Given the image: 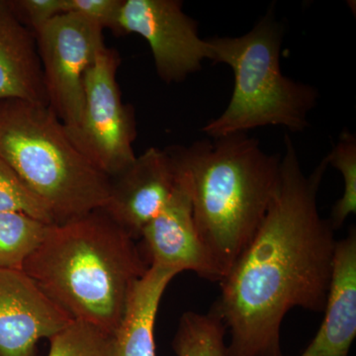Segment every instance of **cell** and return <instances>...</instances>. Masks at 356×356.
<instances>
[{
  "label": "cell",
  "mask_w": 356,
  "mask_h": 356,
  "mask_svg": "<svg viewBox=\"0 0 356 356\" xmlns=\"http://www.w3.org/2000/svg\"><path fill=\"white\" fill-rule=\"evenodd\" d=\"M179 0H123L117 34L143 37L153 54L156 74L165 83H181L211 60L207 40Z\"/></svg>",
  "instance_id": "obj_8"
},
{
  "label": "cell",
  "mask_w": 356,
  "mask_h": 356,
  "mask_svg": "<svg viewBox=\"0 0 356 356\" xmlns=\"http://www.w3.org/2000/svg\"><path fill=\"white\" fill-rule=\"evenodd\" d=\"M149 264L102 209L48 225L23 271L72 321L114 334Z\"/></svg>",
  "instance_id": "obj_3"
},
{
  "label": "cell",
  "mask_w": 356,
  "mask_h": 356,
  "mask_svg": "<svg viewBox=\"0 0 356 356\" xmlns=\"http://www.w3.org/2000/svg\"><path fill=\"white\" fill-rule=\"evenodd\" d=\"M48 225L18 212L0 213V269L23 270Z\"/></svg>",
  "instance_id": "obj_16"
},
{
  "label": "cell",
  "mask_w": 356,
  "mask_h": 356,
  "mask_svg": "<svg viewBox=\"0 0 356 356\" xmlns=\"http://www.w3.org/2000/svg\"><path fill=\"white\" fill-rule=\"evenodd\" d=\"M123 0H65V13H76L117 33Z\"/></svg>",
  "instance_id": "obj_21"
},
{
  "label": "cell",
  "mask_w": 356,
  "mask_h": 356,
  "mask_svg": "<svg viewBox=\"0 0 356 356\" xmlns=\"http://www.w3.org/2000/svg\"><path fill=\"white\" fill-rule=\"evenodd\" d=\"M325 317L313 341L297 356H348L356 337V229L337 241Z\"/></svg>",
  "instance_id": "obj_12"
},
{
  "label": "cell",
  "mask_w": 356,
  "mask_h": 356,
  "mask_svg": "<svg viewBox=\"0 0 356 356\" xmlns=\"http://www.w3.org/2000/svg\"><path fill=\"white\" fill-rule=\"evenodd\" d=\"M166 149L188 191L199 238L222 280L266 217L282 156L266 153L247 133Z\"/></svg>",
  "instance_id": "obj_2"
},
{
  "label": "cell",
  "mask_w": 356,
  "mask_h": 356,
  "mask_svg": "<svg viewBox=\"0 0 356 356\" xmlns=\"http://www.w3.org/2000/svg\"><path fill=\"white\" fill-rule=\"evenodd\" d=\"M72 321L24 271L0 269V356H35Z\"/></svg>",
  "instance_id": "obj_10"
},
{
  "label": "cell",
  "mask_w": 356,
  "mask_h": 356,
  "mask_svg": "<svg viewBox=\"0 0 356 356\" xmlns=\"http://www.w3.org/2000/svg\"><path fill=\"white\" fill-rule=\"evenodd\" d=\"M140 238L144 243L149 266L163 267L177 274L193 271L205 280H221L199 238L191 197L178 175L172 196L145 227Z\"/></svg>",
  "instance_id": "obj_11"
},
{
  "label": "cell",
  "mask_w": 356,
  "mask_h": 356,
  "mask_svg": "<svg viewBox=\"0 0 356 356\" xmlns=\"http://www.w3.org/2000/svg\"><path fill=\"white\" fill-rule=\"evenodd\" d=\"M47 356H115L114 334L79 321H72L50 339Z\"/></svg>",
  "instance_id": "obj_17"
},
{
  "label": "cell",
  "mask_w": 356,
  "mask_h": 356,
  "mask_svg": "<svg viewBox=\"0 0 356 356\" xmlns=\"http://www.w3.org/2000/svg\"><path fill=\"white\" fill-rule=\"evenodd\" d=\"M120 57L104 47L84 76V102L81 121L67 131L70 139L110 178L135 161L133 143L137 136L132 107L122 102L117 83Z\"/></svg>",
  "instance_id": "obj_6"
},
{
  "label": "cell",
  "mask_w": 356,
  "mask_h": 356,
  "mask_svg": "<svg viewBox=\"0 0 356 356\" xmlns=\"http://www.w3.org/2000/svg\"><path fill=\"white\" fill-rule=\"evenodd\" d=\"M226 332L214 312H186L180 318L172 348L177 356H228Z\"/></svg>",
  "instance_id": "obj_15"
},
{
  "label": "cell",
  "mask_w": 356,
  "mask_h": 356,
  "mask_svg": "<svg viewBox=\"0 0 356 356\" xmlns=\"http://www.w3.org/2000/svg\"><path fill=\"white\" fill-rule=\"evenodd\" d=\"M177 184L175 161L168 149L152 147L111 178L108 199L102 210L131 238L165 207Z\"/></svg>",
  "instance_id": "obj_9"
},
{
  "label": "cell",
  "mask_w": 356,
  "mask_h": 356,
  "mask_svg": "<svg viewBox=\"0 0 356 356\" xmlns=\"http://www.w3.org/2000/svg\"><path fill=\"white\" fill-rule=\"evenodd\" d=\"M327 165L334 166L343 175V196L332 207L329 218L332 228L337 229L350 215L356 213V137L344 130L339 136L331 153L325 156Z\"/></svg>",
  "instance_id": "obj_18"
},
{
  "label": "cell",
  "mask_w": 356,
  "mask_h": 356,
  "mask_svg": "<svg viewBox=\"0 0 356 356\" xmlns=\"http://www.w3.org/2000/svg\"><path fill=\"white\" fill-rule=\"evenodd\" d=\"M14 13L34 35L54 18L67 13L65 0H14Z\"/></svg>",
  "instance_id": "obj_20"
},
{
  "label": "cell",
  "mask_w": 356,
  "mask_h": 356,
  "mask_svg": "<svg viewBox=\"0 0 356 356\" xmlns=\"http://www.w3.org/2000/svg\"><path fill=\"white\" fill-rule=\"evenodd\" d=\"M283 27L270 9L247 34L207 40L211 60L228 65L235 83L228 107L202 131L211 139L264 126L302 132L318 92L281 72Z\"/></svg>",
  "instance_id": "obj_5"
},
{
  "label": "cell",
  "mask_w": 356,
  "mask_h": 356,
  "mask_svg": "<svg viewBox=\"0 0 356 356\" xmlns=\"http://www.w3.org/2000/svg\"><path fill=\"white\" fill-rule=\"evenodd\" d=\"M103 30L79 14L65 13L35 34L49 108L67 131L81 121L84 76L106 47Z\"/></svg>",
  "instance_id": "obj_7"
},
{
  "label": "cell",
  "mask_w": 356,
  "mask_h": 356,
  "mask_svg": "<svg viewBox=\"0 0 356 356\" xmlns=\"http://www.w3.org/2000/svg\"><path fill=\"white\" fill-rule=\"evenodd\" d=\"M280 180L264 221L221 281L211 311L229 332L228 356H283L280 330L293 308L324 312L337 241L321 216L318 192L325 158L303 172L291 138L285 135Z\"/></svg>",
  "instance_id": "obj_1"
},
{
  "label": "cell",
  "mask_w": 356,
  "mask_h": 356,
  "mask_svg": "<svg viewBox=\"0 0 356 356\" xmlns=\"http://www.w3.org/2000/svg\"><path fill=\"white\" fill-rule=\"evenodd\" d=\"M0 159L50 210L56 222L102 209L111 178L74 144L47 105L0 100Z\"/></svg>",
  "instance_id": "obj_4"
},
{
  "label": "cell",
  "mask_w": 356,
  "mask_h": 356,
  "mask_svg": "<svg viewBox=\"0 0 356 356\" xmlns=\"http://www.w3.org/2000/svg\"><path fill=\"white\" fill-rule=\"evenodd\" d=\"M18 212L47 225L55 224L50 210L17 173L0 159V213Z\"/></svg>",
  "instance_id": "obj_19"
},
{
  "label": "cell",
  "mask_w": 356,
  "mask_h": 356,
  "mask_svg": "<svg viewBox=\"0 0 356 356\" xmlns=\"http://www.w3.org/2000/svg\"><path fill=\"white\" fill-rule=\"evenodd\" d=\"M175 271L151 266L129 297L114 334L115 356H156L154 325L159 303Z\"/></svg>",
  "instance_id": "obj_14"
},
{
  "label": "cell",
  "mask_w": 356,
  "mask_h": 356,
  "mask_svg": "<svg viewBox=\"0 0 356 356\" xmlns=\"http://www.w3.org/2000/svg\"><path fill=\"white\" fill-rule=\"evenodd\" d=\"M17 98L48 106L34 33L11 1L0 0V100Z\"/></svg>",
  "instance_id": "obj_13"
}]
</instances>
